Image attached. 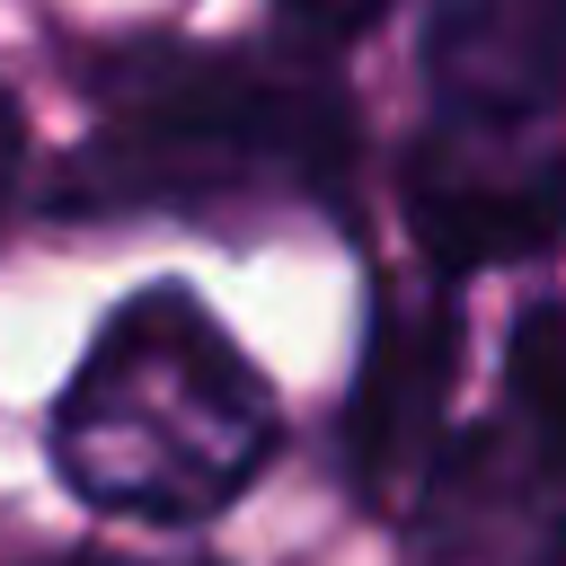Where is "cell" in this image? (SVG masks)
<instances>
[{
	"label": "cell",
	"mask_w": 566,
	"mask_h": 566,
	"mask_svg": "<svg viewBox=\"0 0 566 566\" xmlns=\"http://www.w3.org/2000/svg\"><path fill=\"white\" fill-rule=\"evenodd\" d=\"M274 460V389L230 327L177 292H133L53 407V469L97 513L203 522Z\"/></svg>",
	"instance_id": "obj_1"
},
{
	"label": "cell",
	"mask_w": 566,
	"mask_h": 566,
	"mask_svg": "<svg viewBox=\"0 0 566 566\" xmlns=\"http://www.w3.org/2000/svg\"><path fill=\"white\" fill-rule=\"evenodd\" d=\"M354 115L310 62L142 44L97 71V133L62 168V212H177L318 195L345 177Z\"/></svg>",
	"instance_id": "obj_2"
},
{
	"label": "cell",
	"mask_w": 566,
	"mask_h": 566,
	"mask_svg": "<svg viewBox=\"0 0 566 566\" xmlns=\"http://www.w3.org/2000/svg\"><path fill=\"white\" fill-rule=\"evenodd\" d=\"M407 221L442 274L513 265L566 239V142L557 124H424L407 150Z\"/></svg>",
	"instance_id": "obj_3"
},
{
	"label": "cell",
	"mask_w": 566,
	"mask_h": 566,
	"mask_svg": "<svg viewBox=\"0 0 566 566\" xmlns=\"http://www.w3.org/2000/svg\"><path fill=\"white\" fill-rule=\"evenodd\" d=\"M416 566H566V469L513 424H469L416 486Z\"/></svg>",
	"instance_id": "obj_4"
},
{
	"label": "cell",
	"mask_w": 566,
	"mask_h": 566,
	"mask_svg": "<svg viewBox=\"0 0 566 566\" xmlns=\"http://www.w3.org/2000/svg\"><path fill=\"white\" fill-rule=\"evenodd\" d=\"M442 389H451V301L442 292H389L363 345V380L345 407V460L363 478V495H398L424 486V469L442 460Z\"/></svg>",
	"instance_id": "obj_5"
},
{
	"label": "cell",
	"mask_w": 566,
	"mask_h": 566,
	"mask_svg": "<svg viewBox=\"0 0 566 566\" xmlns=\"http://www.w3.org/2000/svg\"><path fill=\"white\" fill-rule=\"evenodd\" d=\"M442 124H557L566 106V9H442L424 35Z\"/></svg>",
	"instance_id": "obj_6"
},
{
	"label": "cell",
	"mask_w": 566,
	"mask_h": 566,
	"mask_svg": "<svg viewBox=\"0 0 566 566\" xmlns=\"http://www.w3.org/2000/svg\"><path fill=\"white\" fill-rule=\"evenodd\" d=\"M504 416L566 469V310L557 301H531L513 318V363H504Z\"/></svg>",
	"instance_id": "obj_7"
},
{
	"label": "cell",
	"mask_w": 566,
	"mask_h": 566,
	"mask_svg": "<svg viewBox=\"0 0 566 566\" xmlns=\"http://www.w3.org/2000/svg\"><path fill=\"white\" fill-rule=\"evenodd\" d=\"M18 159H27V115H18V97L0 88V203H9V186H18Z\"/></svg>",
	"instance_id": "obj_8"
},
{
	"label": "cell",
	"mask_w": 566,
	"mask_h": 566,
	"mask_svg": "<svg viewBox=\"0 0 566 566\" xmlns=\"http://www.w3.org/2000/svg\"><path fill=\"white\" fill-rule=\"evenodd\" d=\"M44 566H133V557H97V548H80V557H44Z\"/></svg>",
	"instance_id": "obj_9"
}]
</instances>
